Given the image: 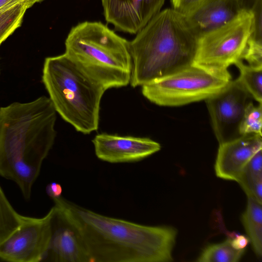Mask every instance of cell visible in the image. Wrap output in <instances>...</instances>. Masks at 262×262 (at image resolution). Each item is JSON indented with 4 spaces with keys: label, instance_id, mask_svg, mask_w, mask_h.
I'll return each mask as SVG.
<instances>
[{
    "label": "cell",
    "instance_id": "obj_5",
    "mask_svg": "<svg viewBox=\"0 0 262 262\" xmlns=\"http://www.w3.org/2000/svg\"><path fill=\"white\" fill-rule=\"evenodd\" d=\"M42 82L55 111L65 121L84 134L98 129L106 90L65 53L45 58Z\"/></svg>",
    "mask_w": 262,
    "mask_h": 262
},
{
    "label": "cell",
    "instance_id": "obj_21",
    "mask_svg": "<svg viewBox=\"0 0 262 262\" xmlns=\"http://www.w3.org/2000/svg\"><path fill=\"white\" fill-rule=\"evenodd\" d=\"M262 103L254 105L253 101L247 105L239 126L241 136L247 134L261 135Z\"/></svg>",
    "mask_w": 262,
    "mask_h": 262
},
{
    "label": "cell",
    "instance_id": "obj_1",
    "mask_svg": "<svg viewBox=\"0 0 262 262\" xmlns=\"http://www.w3.org/2000/svg\"><path fill=\"white\" fill-rule=\"evenodd\" d=\"M54 205L76 230L90 262H169L177 231L98 214L61 196Z\"/></svg>",
    "mask_w": 262,
    "mask_h": 262
},
{
    "label": "cell",
    "instance_id": "obj_15",
    "mask_svg": "<svg viewBox=\"0 0 262 262\" xmlns=\"http://www.w3.org/2000/svg\"><path fill=\"white\" fill-rule=\"evenodd\" d=\"M246 208L242 222L256 255L262 256V203L247 197Z\"/></svg>",
    "mask_w": 262,
    "mask_h": 262
},
{
    "label": "cell",
    "instance_id": "obj_26",
    "mask_svg": "<svg viewBox=\"0 0 262 262\" xmlns=\"http://www.w3.org/2000/svg\"><path fill=\"white\" fill-rule=\"evenodd\" d=\"M243 9L250 10L255 0H237Z\"/></svg>",
    "mask_w": 262,
    "mask_h": 262
},
{
    "label": "cell",
    "instance_id": "obj_2",
    "mask_svg": "<svg viewBox=\"0 0 262 262\" xmlns=\"http://www.w3.org/2000/svg\"><path fill=\"white\" fill-rule=\"evenodd\" d=\"M56 119L45 96L0 107V176L14 181L26 200L54 145Z\"/></svg>",
    "mask_w": 262,
    "mask_h": 262
},
{
    "label": "cell",
    "instance_id": "obj_10",
    "mask_svg": "<svg viewBox=\"0 0 262 262\" xmlns=\"http://www.w3.org/2000/svg\"><path fill=\"white\" fill-rule=\"evenodd\" d=\"M92 142L96 157L111 163L139 161L161 149L159 143L148 138L106 133L96 135Z\"/></svg>",
    "mask_w": 262,
    "mask_h": 262
},
{
    "label": "cell",
    "instance_id": "obj_14",
    "mask_svg": "<svg viewBox=\"0 0 262 262\" xmlns=\"http://www.w3.org/2000/svg\"><path fill=\"white\" fill-rule=\"evenodd\" d=\"M243 10L237 0H204L183 14L199 36L229 23Z\"/></svg>",
    "mask_w": 262,
    "mask_h": 262
},
{
    "label": "cell",
    "instance_id": "obj_25",
    "mask_svg": "<svg viewBox=\"0 0 262 262\" xmlns=\"http://www.w3.org/2000/svg\"><path fill=\"white\" fill-rule=\"evenodd\" d=\"M62 192L61 186L56 182H51L46 187V192L52 200L60 197Z\"/></svg>",
    "mask_w": 262,
    "mask_h": 262
},
{
    "label": "cell",
    "instance_id": "obj_19",
    "mask_svg": "<svg viewBox=\"0 0 262 262\" xmlns=\"http://www.w3.org/2000/svg\"><path fill=\"white\" fill-rule=\"evenodd\" d=\"M33 5L18 4L0 13V46L22 23L27 9Z\"/></svg>",
    "mask_w": 262,
    "mask_h": 262
},
{
    "label": "cell",
    "instance_id": "obj_24",
    "mask_svg": "<svg viewBox=\"0 0 262 262\" xmlns=\"http://www.w3.org/2000/svg\"><path fill=\"white\" fill-rule=\"evenodd\" d=\"M44 0H0V13L18 4L29 3L33 6Z\"/></svg>",
    "mask_w": 262,
    "mask_h": 262
},
{
    "label": "cell",
    "instance_id": "obj_20",
    "mask_svg": "<svg viewBox=\"0 0 262 262\" xmlns=\"http://www.w3.org/2000/svg\"><path fill=\"white\" fill-rule=\"evenodd\" d=\"M21 217L0 186V243L18 227Z\"/></svg>",
    "mask_w": 262,
    "mask_h": 262
},
{
    "label": "cell",
    "instance_id": "obj_16",
    "mask_svg": "<svg viewBox=\"0 0 262 262\" xmlns=\"http://www.w3.org/2000/svg\"><path fill=\"white\" fill-rule=\"evenodd\" d=\"M237 183L247 197L262 203V149L247 163Z\"/></svg>",
    "mask_w": 262,
    "mask_h": 262
},
{
    "label": "cell",
    "instance_id": "obj_12",
    "mask_svg": "<svg viewBox=\"0 0 262 262\" xmlns=\"http://www.w3.org/2000/svg\"><path fill=\"white\" fill-rule=\"evenodd\" d=\"M219 144L215 174L221 179L237 182L247 163L262 149V136L247 134Z\"/></svg>",
    "mask_w": 262,
    "mask_h": 262
},
{
    "label": "cell",
    "instance_id": "obj_4",
    "mask_svg": "<svg viewBox=\"0 0 262 262\" xmlns=\"http://www.w3.org/2000/svg\"><path fill=\"white\" fill-rule=\"evenodd\" d=\"M65 54L105 90L130 84L129 41L100 21L73 27L65 40Z\"/></svg>",
    "mask_w": 262,
    "mask_h": 262
},
{
    "label": "cell",
    "instance_id": "obj_18",
    "mask_svg": "<svg viewBox=\"0 0 262 262\" xmlns=\"http://www.w3.org/2000/svg\"><path fill=\"white\" fill-rule=\"evenodd\" d=\"M234 64L239 72L236 80L253 99L262 103V67L245 64L242 60H238Z\"/></svg>",
    "mask_w": 262,
    "mask_h": 262
},
{
    "label": "cell",
    "instance_id": "obj_22",
    "mask_svg": "<svg viewBox=\"0 0 262 262\" xmlns=\"http://www.w3.org/2000/svg\"><path fill=\"white\" fill-rule=\"evenodd\" d=\"M241 60L252 66L262 67V41L249 37Z\"/></svg>",
    "mask_w": 262,
    "mask_h": 262
},
{
    "label": "cell",
    "instance_id": "obj_3",
    "mask_svg": "<svg viewBox=\"0 0 262 262\" xmlns=\"http://www.w3.org/2000/svg\"><path fill=\"white\" fill-rule=\"evenodd\" d=\"M198 39L183 13L173 8L160 11L129 41L131 86H141L191 65Z\"/></svg>",
    "mask_w": 262,
    "mask_h": 262
},
{
    "label": "cell",
    "instance_id": "obj_11",
    "mask_svg": "<svg viewBox=\"0 0 262 262\" xmlns=\"http://www.w3.org/2000/svg\"><path fill=\"white\" fill-rule=\"evenodd\" d=\"M165 0H101L104 18L119 31L137 34L160 11Z\"/></svg>",
    "mask_w": 262,
    "mask_h": 262
},
{
    "label": "cell",
    "instance_id": "obj_8",
    "mask_svg": "<svg viewBox=\"0 0 262 262\" xmlns=\"http://www.w3.org/2000/svg\"><path fill=\"white\" fill-rule=\"evenodd\" d=\"M52 207L42 217L21 215L18 227L0 243V259L10 262H41L52 234Z\"/></svg>",
    "mask_w": 262,
    "mask_h": 262
},
{
    "label": "cell",
    "instance_id": "obj_6",
    "mask_svg": "<svg viewBox=\"0 0 262 262\" xmlns=\"http://www.w3.org/2000/svg\"><path fill=\"white\" fill-rule=\"evenodd\" d=\"M252 21L251 10L244 9L229 23L198 36L192 64L216 76L232 79L228 68L241 60Z\"/></svg>",
    "mask_w": 262,
    "mask_h": 262
},
{
    "label": "cell",
    "instance_id": "obj_23",
    "mask_svg": "<svg viewBox=\"0 0 262 262\" xmlns=\"http://www.w3.org/2000/svg\"><path fill=\"white\" fill-rule=\"evenodd\" d=\"M204 0H171L173 8L185 14Z\"/></svg>",
    "mask_w": 262,
    "mask_h": 262
},
{
    "label": "cell",
    "instance_id": "obj_13",
    "mask_svg": "<svg viewBox=\"0 0 262 262\" xmlns=\"http://www.w3.org/2000/svg\"><path fill=\"white\" fill-rule=\"evenodd\" d=\"M52 234L41 261L90 262L76 230L68 223L56 206L53 207Z\"/></svg>",
    "mask_w": 262,
    "mask_h": 262
},
{
    "label": "cell",
    "instance_id": "obj_9",
    "mask_svg": "<svg viewBox=\"0 0 262 262\" xmlns=\"http://www.w3.org/2000/svg\"><path fill=\"white\" fill-rule=\"evenodd\" d=\"M252 99L236 79H232L224 88L205 100L219 144L242 136L240 124L245 109Z\"/></svg>",
    "mask_w": 262,
    "mask_h": 262
},
{
    "label": "cell",
    "instance_id": "obj_7",
    "mask_svg": "<svg viewBox=\"0 0 262 262\" xmlns=\"http://www.w3.org/2000/svg\"><path fill=\"white\" fill-rule=\"evenodd\" d=\"M232 79L216 76L192 64L141 86L142 93L157 105L178 106L206 100L224 88Z\"/></svg>",
    "mask_w": 262,
    "mask_h": 262
},
{
    "label": "cell",
    "instance_id": "obj_17",
    "mask_svg": "<svg viewBox=\"0 0 262 262\" xmlns=\"http://www.w3.org/2000/svg\"><path fill=\"white\" fill-rule=\"evenodd\" d=\"M245 249L237 248L232 238L207 246L196 260L199 262H237L243 255Z\"/></svg>",
    "mask_w": 262,
    "mask_h": 262
},
{
    "label": "cell",
    "instance_id": "obj_27",
    "mask_svg": "<svg viewBox=\"0 0 262 262\" xmlns=\"http://www.w3.org/2000/svg\"><path fill=\"white\" fill-rule=\"evenodd\" d=\"M0 76H1V70H0Z\"/></svg>",
    "mask_w": 262,
    "mask_h": 262
}]
</instances>
